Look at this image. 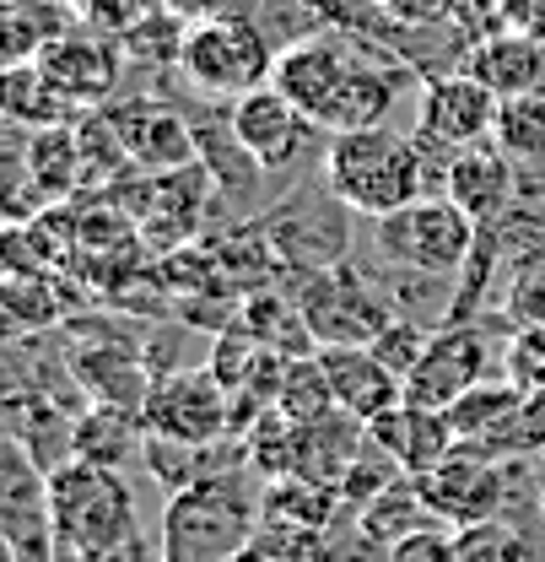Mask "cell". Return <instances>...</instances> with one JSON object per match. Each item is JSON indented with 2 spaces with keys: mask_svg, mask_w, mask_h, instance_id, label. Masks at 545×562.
<instances>
[{
  "mask_svg": "<svg viewBox=\"0 0 545 562\" xmlns=\"http://www.w3.org/2000/svg\"><path fill=\"white\" fill-rule=\"evenodd\" d=\"M432 173H438V162L421 151V140L406 131H389V125L325 140V184L356 216H373V222L432 195Z\"/></svg>",
  "mask_w": 545,
  "mask_h": 562,
  "instance_id": "cell-1",
  "label": "cell"
},
{
  "mask_svg": "<svg viewBox=\"0 0 545 562\" xmlns=\"http://www.w3.org/2000/svg\"><path fill=\"white\" fill-rule=\"evenodd\" d=\"M254 471H222L195 487L173 492L162 514V562H232L260 541L265 492L249 482Z\"/></svg>",
  "mask_w": 545,
  "mask_h": 562,
  "instance_id": "cell-2",
  "label": "cell"
},
{
  "mask_svg": "<svg viewBox=\"0 0 545 562\" xmlns=\"http://www.w3.org/2000/svg\"><path fill=\"white\" fill-rule=\"evenodd\" d=\"M49 519L60 547L81 558H114L136 536V492L114 465L66 460L49 471Z\"/></svg>",
  "mask_w": 545,
  "mask_h": 562,
  "instance_id": "cell-3",
  "label": "cell"
},
{
  "mask_svg": "<svg viewBox=\"0 0 545 562\" xmlns=\"http://www.w3.org/2000/svg\"><path fill=\"white\" fill-rule=\"evenodd\" d=\"M275 49L260 22L249 16H205L184 33V55H179V76L190 81V92L201 103H238L260 87H271L275 76Z\"/></svg>",
  "mask_w": 545,
  "mask_h": 562,
  "instance_id": "cell-4",
  "label": "cell"
},
{
  "mask_svg": "<svg viewBox=\"0 0 545 562\" xmlns=\"http://www.w3.org/2000/svg\"><path fill=\"white\" fill-rule=\"evenodd\" d=\"M297 314L319 347H373L400 319L384 277H373L356 260H341L336 271H319V277L303 281Z\"/></svg>",
  "mask_w": 545,
  "mask_h": 562,
  "instance_id": "cell-5",
  "label": "cell"
},
{
  "mask_svg": "<svg viewBox=\"0 0 545 562\" xmlns=\"http://www.w3.org/2000/svg\"><path fill=\"white\" fill-rule=\"evenodd\" d=\"M254 227L265 233L275 266L303 271V281L351 260V206L325 184V173H319V190H292Z\"/></svg>",
  "mask_w": 545,
  "mask_h": 562,
  "instance_id": "cell-6",
  "label": "cell"
},
{
  "mask_svg": "<svg viewBox=\"0 0 545 562\" xmlns=\"http://www.w3.org/2000/svg\"><path fill=\"white\" fill-rule=\"evenodd\" d=\"M480 244V227L449 195H421L410 206L378 216V255L384 266L427 271V277H459Z\"/></svg>",
  "mask_w": 545,
  "mask_h": 562,
  "instance_id": "cell-7",
  "label": "cell"
},
{
  "mask_svg": "<svg viewBox=\"0 0 545 562\" xmlns=\"http://www.w3.org/2000/svg\"><path fill=\"white\" fill-rule=\"evenodd\" d=\"M497 114H502V98H497L480 76H470V70L438 76V81L421 87L416 140H421V151H427V157L438 162V173H443V162H449L454 151H470V146L497 140Z\"/></svg>",
  "mask_w": 545,
  "mask_h": 562,
  "instance_id": "cell-8",
  "label": "cell"
},
{
  "mask_svg": "<svg viewBox=\"0 0 545 562\" xmlns=\"http://www.w3.org/2000/svg\"><path fill=\"white\" fill-rule=\"evenodd\" d=\"M140 427L151 438H173V443H222L232 438V390L205 368H184L151 384L146 406H140Z\"/></svg>",
  "mask_w": 545,
  "mask_h": 562,
  "instance_id": "cell-9",
  "label": "cell"
},
{
  "mask_svg": "<svg viewBox=\"0 0 545 562\" xmlns=\"http://www.w3.org/2000/svg\"><path fill=\"white\" fill-rule=\"evenodd\" d=\"M508 460L486 454L476 443H459L443 465H432L427 476H416L421 497L432 503V514L449 530H470L480 519H497L508 508Z\"/></svg>",
  "mask_w": 545,
  "mask_h": 562,
  "instance_id": "cell-10",
  "label": "cell"
},
{
  "mask_svg": "<svg viewBox=\"0 0 545 562\" xmlns=\"http://www.w3.org/2000/svg\"><path fill=\"white\" fill-rule=\"evenodd\" d=\"M44 76L60 87L76 114H92V109H109L114 103V87L125 81V44L109 38V33H92V27H70L55 44H44L38 55Z\"/></svg>",
  "mask_w": 545,
  "mask_h": 562,
  "instance_id": "cell-11",
  "label": "cell"
},
{
  "mask_svg": "<svg viewBox=\"0 0 545 562\" xmlns=\"http://www.w3.org/2000/svg\"><path fill=\"white\" fill-rule=\"evenodd\" d=\"M70 341V368H76V379H81V390L92 395V406H125V412H136L146 406V395H151V362H146V347L136 341H125V336H109V330H66Z\"/></svg>",
  "mask_w": 545,
  "mask_h": 562,
  "instance_id": "cell-12",
  "label": "cell"
},
{
  "mask_svg": "<svg viewBox=\"0 0 545 562\" xmlns=\"http://www.w3.org/2000/svg\"><path fill=\"white\" fill-rule=\"evenodd\" d=\"M130 206H136L130 211L136 227L157 249H179L201 233V216L211 206H222V195H216V179L205 173V162H190L173 173H146Z\"/></svg>",
  "mask_w": 545,
  "mask_h": 562,
  "instance_id": "cell-13",
  "label": "cell"
},
{
  "mask_svg": "<svg viewBox=\"0 0 545 562\" xmlns=\"http://www.w3.org/2000/svg\"><path fill=\"white\" fill-rule=\"evenodd\" d=\"M486 362H491V351H486V330L480 325H465V319L438 325L427 351H421V362L410 368L406 401L427 406V412H449L465 390H476L486 379Z\"/></svg>",
  "mask_w": 545,
  "mask_h": 562,
  "instance_id": "cell-14",
  "label": "cell"
},
{
  "mask_svg": "<svg viewBox=\"0 0 545 562\" xmlns=\"http://www.w3.org/2000/svg\"><path fill=\"white\" fill-rule=\"evenodd\" d=\"M227 114H232V131L238 140L249 146V157L265 168V173H281V168H292L303 151H314L319 140H330L281 87H260V92H249V98H238V103H227Z\"/></svg>",
  "mask_w": 545,
  "mask_h": 562,
  "instance_id": "cell-15",
  "label": "cell"
},
{
  "mask_svg": "<svg viewBox=\"0 0 545 562\" xmlns=\"http://www.w3.org/2000/svg\"><path fill=\"white\" fill-rule=\"evenodd\" d=\"M109 120L120 125V140L130 151V162L146 173H173L201 162V140L195 120L184 109H173L168 98H136V103H109Z\"/></svg>",
  "mask_w": 545,
  "mask_h": 562,
  "instance_id": "cell-16",
  "label": "cell"
},
{
  "mask_svg": "<svg viewBox=\"0 0 545 562\" xmlns=\"http://www.w3.org/2000/svg\"><path fill=\"white\" fill-rule=\"evenodd\" d=\"M443 195L465 211L476 227H497L502 216H513L519 201V173L508 162L502 146H470V151H454L443 162Z\"/></svg>",
  "mask_w": 545,
  "mask_h": 562,
  "instance_id": "cell-17",
  "label": "cell"
},
{
  "mask_svg": "<svg viewBox=\"0 0 545 562\" xmlns=\"http://www.w3.org/2000/svg\"><path fill=\"white\" fill-rule=\"evenodd\" d=\"M319 362L330 373L336 406L351 412L356 422H378L406 401V379L378 357L373 347H319Z\"/></svg>",
  "mask_w": 545,
  "mask_h": 562,
  "instance_id": "cell-18",
  "label": "cell"
},
{
  "mask_svg": "<svg viewBox=\"0 0 545 562\" xmlns=\"http://www.w3.org/2000/svg\"><path fill=\"white\" fill-rule=\"evenodd\" d=\"M367 438L406 476H427L432 465H443L459 449V432H454L449 412H427V406H410V401H400L395 412H384L378 422H367Z\"/></svg>",
  "mask_w": 545,
  "mask_h": 562,
  "instance_id": "cell-19",
  "label": "cell"
},
{
  "mask_svg": "<svg viewBox=\"0 0 545 562\" xmlns=\"http://www.w3.org/2000/svg\"><path fill=\"white\" fill-rule=\"evenodd\" d=\"M470 76H480L497 98H519L545 81V44L508 22H491L470 55Z\"/></svg>",
  "mask_w": 545,
  "mask_h": 562,
  "instance_id": "cell-20",
  "label": "cell"
},
{
  "mask_svg": "<svg viewBox=\"0 0 545 562\" xmlns=\"http://www.w3.org/2000/svg\"><path fill=\"white\" fill-rule=\"evenodd\" d=\"M362 449H367V422H356L341 406L314 422H297V476L341 487Z\"/></svg>",
  "mask_w": 545,
  "mask_h": 562,
  "instance_id": "cell-21",
  "label": "cell"
},
{
  "mask_svg": "<svg viewBox=\"0 0 545 562\" xmlns=\"http://www.w3.org/2000/svg\"><path fill=\"white\" fill-rule=\"evenodd\" d=\"M432 525H443V519H438L432 503L421 497L416 476H400L395 487H384L373 503L356 508V536H362L367 547H378V552L400 547L406 536H421V530H432Z\"/></svg>",
  "mask_w": 545,
  "mask_h": 562,
  "instance_id": "cell-22",
  "label": "cell"
},
{
  "mask_svg": "<svg viewBox=\"0 0 545 562\" xmlns=\"http://www.w3.org/2000/svg\"><path fill=\"white\" fill-rule=\"evenodd\" d=\"M195 120V140H201V162L205 173L216 179V195L222 201H243V195H260V179L265 168L249 157V146L232 131V114L211 120V114H190Z\"/></svg>",
  "mask_w": 545,
  "mask_h": 562,
  "instance_id": "cell-23",
  "label": "cell"
},
{
  "mask_svg": "<svg viewBox=\"0 0 545 562\" xmlns=\"http://www.w3.org/2000/svg\"><path fill=\"white\" fill-rule=\"evenodd\" d=\"M0 103H5V125H22V131H55V125H76L81 120L60 98V87L44 76L38 60L5 66V76H0Z\"/></svg>",
  "mask_w": 545,
  "mask_h": 562,
  "instance_id": "cell-24",
  "label": "cell"
},
{
  "mask_svg": "<svg viewBox=\"0 0 545 562\" xmlns=\"http://www.w3.org/2000/svg\"><path fill=\"white\" fill-rule=\"evenodd\" d=\"M140 449H146V427L125 406H87L76 417V460L125 471V460L140 454Z\"/></svg>",
  "mask_w": 545,
  "mask_h": 562,
  "instance_id": "cell-25",
  "label": "cell"
},
{
  "mask_svg": "<svg viewBox=\"0 0 545 562\" xmlns=\"http://www.w3.org/2000/svg\"><path fill=\"white\" fill-rule=\"evenodd\" d=\"M345 497L330 482H314V476H281L265 487V519L271 525H297V530H330L341 519Z\"/></svg>",
  "mask_w": 545,
  "mask_h": 562,
  "instance_id": "cell-26",
  "label": "cell"
},
{
  "mask_svg": "<svg viewBox=\"0 0 545 562\" xmlns=\"http://www.w3.org/2000/svg\"><path fill=\"white\" fill-rule=\"evenodd\" d=\"M5 319L11 330H60L66 325V303H60V286L44 277V271H5Z\"/></svg>",
  "mask_w": 545,
  "mask_h": 562,
  "instance_id": "cell-27",
  "label": "cell"
},
{
  "mask_svg": "<svg viewBox=\"0 0 545 562\" xmlns=\"http://www.w3.org/2000/svg\"><path fill=\"white\" fill-rule=\"evenodd\" d=\"M497 146L508 157H519V162H545V81L519 92V98H502Z\"/></svg>",
  "mask_w": 545,
  "mask_h": 562,
  "instance_id": "cell-28",
  "label": "cell"
},
{
  "mask_svg": "<svg viewBox=\"0 0 545 562\" xmlns=\"http://www.w3.org/2000/svg\"><path fill=\"white\" fill-rule=\"evenodd\" d=\"M275 412H281L286 422H314V417H325V412H336V390H330V373H325L319 351L286 362V373H281V395H275Z\"/></svg>",
  "mask_w": 545,
  "mask_h": 562,
  "instance_id": "cell-29",
  "label": "cell"
},
{
  "mask_svg": "<svg viewBox=\"0 0 545 562\" xmlns=\"http://www.w3.org/2000/svg\"><path fill=\"white\" fill-rule=\"evenodd\" d=\"M519 401H524V390L508 379V384H491V379H480L476 390H465L454 406H449V422H454V432H459V443H480L497 422H508L519 412Z\"/></svg>",
  "mask_w": 545,
  "mask_h": 562,
  "instance_id": "cell-30",
  "label": "cell"
},
{
  "mask_svg": "<svg viewBox=\"0 0 545 562\" xmlns=\"http://www.w3.org/2000/svg\"><path fill=\"white\" fill-rule=\"evenodd\" d=\"M454 536H459V562H535L530 536H524L508 514L480 519V525H470V530H454Z\"/></svg>",
  "mask_w": 545,
  "mask_h": 562,
  "instance_id": "cell-31",
  "label": "cell"
},
{
  "mask_svg": "<svg viewBox=\"0 0 545 562\" xmlns=\"http://www.w3.org/2000/svg\"><path fill=\"white\" fill-rule=\"evenodd\" d=\"M76 5V22L92 27V33H109V38H130L140 22H151L162 11V0H70Z\"/></svg>",
  "mask_w": 545,
  "mask_h": 562,
  "instance_id": "cell-32",
  "label": "cell"
},
{
  "mask_svg": "<svg viewBox=\"0 0 545 562\" xmlns=\"http://www.w3.org/2000/svg\"><path fill=\"white\" fill-rule=\"evenodd\" d=\"M508 373L513 384L530 395V390H545V325H524L513 341H508Z\"/></svg>",
  "mask_w": 545,
  "mask_h": 562,
  "instance_id": "cell-33",
  "label": "cell"
},
{
  "mask_svg": "<svg viewBox=\"0 0 545 562\" xmlns=\"http://www.w3.org/2000/svg\"><path fill=\"white\" fill-rule=\"evenodd\" d=\"M427 341H432V330H427V325H416V319H395V325L373 341V351H378V357H384L400 379H410V368L421 362Z\"/></svg>",
  "mask_w": 545,
  "mask_h": 562,
  "instance_id": "cell-34",
  "label": "cell"
},
{
  "mask_svg": "<svg viewBox=\"0 0 545 562\" xmlns=\"http://www.w3.org/2000/svg\"><path fill=\"white\" fill-rule=\"evenodd\" d=\"M384 558L389 562H459V536L449 525H432L421 536H406L400 547H389Z\"/></svg>",
  "mask_w": 545,
  "mask_h": 562,
  "instance_id": "cell-35",
  "label": "cell"
},
{
  "mask_svg": "<svg viewBox=\"0 0 545 562\" xmlns=\"http://www.w3.org/2000/svg\"><path fill=\"white\" fill-rule=\"evenodd\" d=\"M395 22H454V16H480L476 0H378Z\"/></svg>",
  "mask_w": 545,
  "mask_h": 562,
  "instance_id": "cell-36",
  "label": "cell"
},
{
  "mask_svg": "<svg viewBox=\"0 0 545 562\" xmlns=\"http://www.w3.org/2000/svg\"><path fill=\"white\" fill-rule=\"evenodd\" d=\"M497 22H508V27H519V33H530V38L545 44V0H502Z\"/></svg>",
  "mask_w": 545,
  "mask_h": 562,
  "instance_id": "cell-37",
  "label": "cell"
},
{
  "mask_svg": "<svg viewBox=\"0 0 545 562\" xmlns=\"http://www.w3.org/2000/svg\"><path fill=\"white\" fill-rule=\"evenodd\" d=\"M162 11H173L179 22H190V27H195V22H205V16H216V11H222V0H162Z\"/></svg>",
  "mask_w": 545,
  "mask_h": 562,
  "instance_id": "cell-38",
  "label": "cell"
},
{
  "mask_svg": "<svg viewBox=\"0 0 545 562\" xmlns=\"http://www.w3.org/2000/svg\"><path fill=\"white\" fill-rule=\"evenodd\" d=\"M232 562H275V558H271V552H260V547H249L243 558H232Z\"/></svg>",
  "mask_w": 545,
  "mask_h": 562,
  "instance_id": "cell-39",
  "label": "cell"
},
{
  "mask_svg": "<svg viewBox=\"0 0 545 562\" xmlns=\"http://www.w3.org/2000/svg\"><path fill=\"white\" fill-rule=\"evenodd\" d=\"M497 5H502V0H476V11L480 16H491V22H497Z\"/></svg>",
  "mask_w": 545,
  "mask_h": 562,
  "instance_id": "cell-40",
  "label": "cell"
}]
</instances>
